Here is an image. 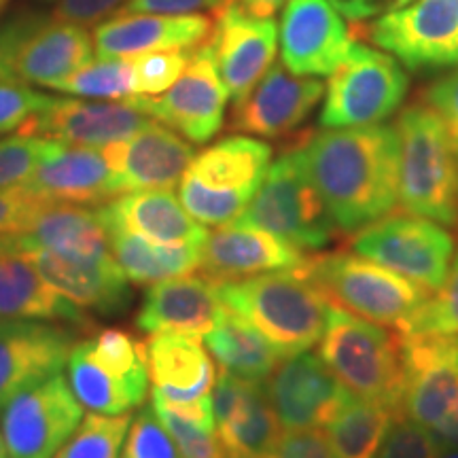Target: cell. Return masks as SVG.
<instances>
[{"label":"cell","mask_w":458,"mask_h":458,"mask_svg":"<svg viewBox=\"0 0 458 458\" xmlns=\"http://www.w3.org/2000/svg\"><path fill=\"white\" fill-rule=\"evenodd\" d=\"M308 176L335 227L357 233L399 202V136L388 125L323 130L301 136Z\"/></svg>","instance_id":"6da1fadb"},{"label":"cell","mask_w":458,"mask_h":458,"mask_svg":"<svg viewBox=\"0 0 458 458\" xmlns=\"http://www.w3.org/2000/svg\"><path fill=\"white\" fill-rule=\"evenodd\" d=\"M219 293L223 306L266 335L283 359L310 351L327 329L331 303L297 270L223 283Z\"/></svg>","instance_id":"7a4b0ae2"},{"label":"cell","mask_w":458,"mask_h":458,"mask_svg":"<svg viewBox=\"0 0 458 458\" xmlns=\"http://www.w3.org/2000/svg\"><path fill=\"white\" fill-rule=\"evenodd\" d=\"M399 136V204L405 213L456 227L458 162L448 134L427 102L403 108Z\"/></svg>","instance_id":"3957f363"},{"label":"cell","mask_w":458,"mask_h":458,"mask_svg":"<svg viewBox=\"0 0 458 458\" xmlns=\"http://www.w3.org/2000/svg\"><path fill=\"white\" fill-rule=\"evenodd\" d=\"M317 354L352 397L382 403L403 416V363L397 331L331 306Z\"/></svg>","instance_id":"277c9868"},{"label":"cell","mask_w":458,"mask_h":458,"mask_svg":"<svg viewBox=\"0 0 458 458\" xmlns=\"http://www.w3.org/2000/svg\"><path fill=\"white\" fill-rule=\"evenodd\" d=\"M295 270L310 280L331 306L382 327L399 329L431 295L425 286L359 253L312 255Z\"/></svg>","instance_id":"5b68a950"},{"label":"cell","mask_w":458,"mask_h":458,"mask_svg":"<svg viewBox=\"0 0 458 458\" xmlns=\"http://www.w3.org/2000/svg\"><path fill=\"white\" fill-rule=\"evenodd\" d=\"M236 223L263 229L300 250H320L331 244L337 227L308 176L301 139L270 165Z\"/></svg>","instance_id":"8992f818"},{"label":"cell","mask_w":458,"mask_h":458,"mask_svg":"<svg viewBox=\"0 0 458 458\" xmlns=\"http://www.w3.org/2000/svg\"><path fill=\"white\" fill-rule=\"evenodd\" d=\"M410 79L397 57L352 43L348 55L329 74L318 123L325 130L377 125L403 105Z\"/></svg>","instance_id":"52a82bcc"},{"label":"cell","mask_w":458,"mask_h":458,"mask_svg":"<svg viewBox=\"0 0 458 458\" xmlns=\"http://www.w3.org/2000/svg\"><path fill=\"white\" fill-rule=\"evenodd\" d=\"M354 253L380 263L399 276L437 291L454 259V238L444 227L411 213H388L354 233Z\"/></svg>","instance_id":"ba28073f"},{"label":"cell","mask_w":458,"mask_h":458,"mask_svg":"<svg viewBox=\"0 0 458 458\" xmlns=\"http://www.w3.org/2000/svg\"><path fill=\"white\" fill-rule=\"evenodd\" d=\"M401 414L437 435L458 416V335H405Z\"/></svg>","instance_id":"9c48e42d"},{"label":"cell","mask_w":458,"mask_h":458,"mask_svg":"<svg viewBox=\"0 0 458 458\" xmlns=\"http://www.w3.org/2000/svg\"><path fill=\"white\" fill-rule=\"evenodd\" d=\"M359 32L410 71L458 66V0H411Z\"/></svg>","instance_id":"30bf717a"},{"label":"cell","mask_w":458,"mask_h":458,"mask_svg":"<svg viewBox=\"0 0 458 458\" xmlns=\"http://www.w3.org/2000/svg\"><path fill=\"white\" fill-rule=\"evenodd\" d=\"M229 94L216 66L213 37L191 51L176 83L159 96H134L131 102L148 117L202 145L223 128Z\"/></svg>","instance_id":"8fae6325"},{"label":"cell","mask_w":458,"mask_h":458,"mask_svg":"<svg viewBox=\"0 0 458 458\" xmlns=\"http://www.w3.org/2000/svg\"><path fill=\"white\" fill-rule=\"evenodd\" d=\"M9 458H54L83 420V405L62 374L17 393L0 411Z\"/></svg>","instance_id":"7c38bea8"},{"label":"cell","mask_w":458,"mask_h":458,"mask_svg":"<svg viewBox=\"0 0 458 458\" xmlns=\"http://www.w3.org/2000/svg\"><path fill=\"white\" fill-rule=\"evenodd\" d=\"M263 386L284 431L325 428L352 397L323 359L308 351L284 357Z\"/></svg>","instance_id":"4fadbf2b"},{"label":"cell","mask_w":458,"mask_h":458,"mask_svg":"<svg viewBox=\"0 0 458 458\" xmlns=\"http://www.w3.org/2000/svg\"><path fill=\"white\" fill-rule=\"evenodd\" d=\"M278 41L283 64L297 77H329L354 43L329 0H289Z\"/></svg>","instance_id":"5bb4252c"},{"label":"cell","mask_w":458,"mask_h":458,"mask_svg":"<svg viewBox=\"0 0 458 458\" xmlns=\"http://www.w3.org/2000/svg\"><path fill=\"white\" fill-rule=\"evenodd\" d=\"M213 43L223 85L236 105L272 68L278 28L274 17H257L238 0H232L216 11Z\"/></svg>","instance_id":"9a60e30c"},{"label":"cell","mask_w":458,"mask_h":458,"mask_svg":"<svg viewBox=\"0 0 458 458\" xmlns=\"http://www.w3.org/2000/svg\"><path fill=\"white\" fill-rule=\"evenodd\" d=\"M148 123V114L130 100L81 102L51 98L17 134L43 136L79 147H106L128 140Z\"/></svg>","instance_id":"2e32d148"},{"label":"cell","mask_w":458,"mask_h":458,"mask_svg":"<svg viewBox=\"0 0 458 458\" xmlns=\"http://www.w3.org/2000/svg\"><path fill=\"white\" fill-rule=\"evenodd\" d=\"M323 94L325 85L317 77H297L283 62L272 64L253 91L233 105L232 128L261 139H283L306 123Z\"/></svg>","instance_id":"e0dca14e"},{"label":"cell","mask_w":458,"mask_h":458,"mask_svg":"<svg viewBox=\"0 0 458 458\" xmlns=\"http://www.w3.org/2000/svg\"><path fill=\"white\" fill-rule=\"evenodd\" d=\"M117 193L172 189L189 170L196 151L168 125L148 122L128 140L102 147Z\"/></svg>","instance_id":"ac0fdd59"},{"label":"cell","mask_w":458,"mask_h":458,"mask_svg":"<svg viewBox=\"0 0 458 458\" xmlns=\"http://www.w3.org/2000/svg\"><path fill=\"white\" fill-rule=\"evenodd\" d=\"M71 334L30 318H0V411L17 393L60 374Z\"/></svg>","instance_id":"d6986e66"},{"label":"cell","mask_w":458,"mask_h":458,"mask_svg":"<svg viewBox=\"0 0 458 458\" xmlns=\"http://www.w3.org/2000/svg\"><path fill=\"white\" fill-rule=\"evenodd\" d=\"M306 255L293 244L257 227L229 225L208 233L199 250L204 276L216 284L233 283L267 272L295 270Z\"/></svg>","instance_id":"ffe728a7"},{"label":"cell","mask_w":458,"mask_h":458,"mask_svg":"<svg viewBox=\"0 0 458 458\" xmlns=\"http://www.w3.org/2000/svg\"><path fill=\"white\" fill-rule=\"evenodd\" d=\"M24 187L49 202L102 204L117 196L102 148L66 145L60 140H49Z\"/></svg>","instance_id":"44dd1931"},{"label":"cell","mask_w":458,"mask_h":458,"mask_svg":"<svg viewBox=\"0 0 458 458\" xmlns=\"http://www.w3.org/2000/svg\"><path fill=\"white\" fill-rule=\"evenodd\" d=\"M225 312L219 284L206 276H172L151 284L139 314L136 327L142 334H182L202 337Z\"/></svg>","instance_id":"7402d4cb"},{"label":"cell","mask_w":458,"mask_h":458,"mask_svg":"<svg viewBox=\"0 0 458 458\" xmlns=\"http://www.w3.org/2000/svg\"><path fill=\"white\" fill-rule=\"evenodd\" d=\"M213 32L215 21L202 13H119L100 21L91 38L100 57H131L159 49H196Z\"/></svg>","instance_id":"603a6c76"},{"label":"cell","mask_w":458,"mask_h":458,"mask_svg":"<svg viewBox=\"0 0 458 458\" xmlns=\"http://www.w3.org/2000/svg\"><path fill=\"white\" fill-rule=\"evenodd\" d=\"M20 249L37 266L45 283L77 306L91 308L102 314H114L122 312L130 303L128 278L114 257L71 259L37 246H20Z\"/></svg>","instance_id":"cb8c5ba5"},{"label":"cell","mask_w":458,"mask_h":458,"mask_svg":"<svg viewBox=\"0 0 458 458\" xmlns=\"http://www.w3.org/2000/svg\"><path fill=\"white\" fill-rule=\"evenodd\" d=\"M151 401L165 405L193 403L208 397L215 386V365L196 337L182 334H151L145 342Z\"/></svg>","instance_id":"d4e9b609"},{"label":"cell","mask_w":458,"mask_h":458,"mask_svg":"<svg viewBox=\"0 0 458 458\" xmlns=\"http://www.w3.org/2000/svg\"><path fill=\"white\" fill-rule=\"evenodd\" d=\"M0 318L89 325L77 303L45 283L37 266L21 253L15 233H0Z\"/></svg>","instance_id":"484cf974"},{"label":"cell","mask_w":458,"mask_h":458,"mask_svg":"<svg viewBox=\"0 0 458 458\" xmlns=\"http://www.w3.org/2000/svg\"><path fill=\"white\" fill-rule=\"evenodd\" d=\"M94 38L83 26L62 20H38L26 34L13 57V79L24 83L57 88L64 79L88 64Z\"/></svg>","instance_id":"4316f807"},{"label":"cell","mask_w":458,"mask_h":458,"mask_svg":"<svg viewBox=\"0 0 458 458\" xmlns=\"http://www.w3.org/2000/svg\"><path fill=\"white\" fill-rule=\"evenodd\" d=\"M102 223L122 225L164 244L202 246L208 232L182 208L170 189H142L98 208Z\"/></svg>","instance_id":"83f0119b"},{"label":"cell","mask_w":458,"mask_h":458,"mask_svg":"<svg viewBox=\"0 0 458 458\" xmlns=\"http://www.w3.org/2000/svg\"><path fill=\"white\" fill-rule=\"evenodd\" d=\"M20 246H37L71 259H108L113 257L108 233L98 210L83 204L47 202L38 210L32 227L15 233Z\"/></svg>","instance_id":"f1b7e54d"},{"label":"cell","mask_w":458,"mask_h":458,"mask_svg":"<svg viewBox=\"0 0 458 458\" xmlns=\"http://www.w3.org/2000/svg\"><path fill=\"white\" fill-rule=\"evenodd\" d=\"M272 148L250 136H227L193 157L187 174L215 191H255L266 179Z\"/></svg>","instance_id":"f546056e"},{"label":"cell","mask_w":458,"mask_h":458,"mask_svg":"<svg viewBox=\"0 0 458 458\" xmlns=\"http://www.w3.org/2000/svg\"><path fill=\"white\" fill-rule=\"evenodd\" d=\"M111 253L125 278L134 284H156L172 276H185L199 267L196 244H164L122 225L105 223Z\"/></svg>","instance_id":"4dcf8cb0"},{"label":"cell","mask_w":458,"mask_h":458,"mask_svg":"<svg viewBox=\"0 0 458 458\" xmlns=\"http://www.w3.org/2000/svg\"><path fill=\"white\" fill-rule=\"evenodd\" d=\"M204 342L223 371L249 382H266L283 359L266 335L227 308Z\"/></svg>","instance_id":"1f68e13d"},{"label":"cell","mask_w":458,"mask_h":458,"mask_svg":"<svg viewBox=\"0 0 458 458\" xmlns=\"http://www.w3.org/2000/svg\"><path fill=\"white\" fill-rule=\"evenodd\" d=\"M225 458H267L276 452L284 428L267 399L263 382L250 388L236 414L215 428Z\"/></svg>","instance_id":"d6a6232c"},{"label":"cell","mask_w":458,"mask_h":458,"mask_svg":"<svg viewBox=\"0 0 458 458\" xmlns=\"http://www.w3.org/2000/svg\"><path fill=\"white\" fill-rule=\"evenodd\" d=\"M397 411L374 401L351 397L323 428L334 458H376Z\"/></svg>","instance_id":"836d02e7"},{"label":"cell","mask_w":458,"mask_h":458,"mask_svg":"<svg viewBox=\"0 0 458 458\" xmlns=\"http://www.w3.org/2000/svg\"><path fill=\"white\" fill-rule=\"evenodd\" d=\"M66 365L68 385H71L74 397L85 410L94 411V414H128L147 397L125 382L106 374L91 352L89 340L79 342L77 346L71 348Z\"/></svg>","instance_id":"e575fe53"},{"label":"cell","mask_w":458,"mask_h":458,"mask_svg":"<svg viewBox=\"0 0 458 458\" xmlns=\"http://www.w3.org/2000/svg\"><path fill=\"white\" fill-rule=\"evenodd\" d=\"M55 89L98 100H130L136 96L128 57H96L64 79Z\"/></svg>","instance_id":"d590c367"},{"label":"cell","mask_w":458,"mask_h":458,"mask_svg":"<svg viewBox=\"0 0 458 458\" xmlns=\"http://www.w3.org/2000/svg\"><path fill=\"white\" fill-rule=\"evenodd\" d=\"M91 352L102 369L117 380L125 382L142 394L148 393V369L145 344L134 340L122 329H105L89 340Z\"/></svg>","instance_id":"8d00e7d4"},{"label":"cell","mask_w":458,"mask_h":458,"mask_svg":"<svg viewBox=\"0 0 458 458\" xmlns=\"http://www.w3.org/2000/svg\"><path fill=\"white\" fill-rule=\"evenodd\" d=\"M131 416L88 414L54 458H119Z\"/></svg>","instance_id":"74e56055"},{"label":"cell","mask_w":458,"mask_h":458,"mask_svg":"<svg viewBox=\"0 0 458 458\" xmlns=\"http://www.w3.org/2000/svg\"><path fill=\"white\" fill-rule=\"evenodd\" d=\"M405 335H458V255L452 259L444 284L401 325Z\"/></svg>","instance_id":"f35d334b"},{"label":"cell","mask_w":458,"mask_h":458,"mask_svg":"<svg viewBox=\"0 0 458 458\" xmlns=\"http://www.w3.org/2000/svg\"><path fill=\"white\" fill-rule=\"evenodd\" d=\"M179 199L182 208L202 225H229L240 219L253 196L236 191H215V189L199 185L185 172L179 182Z\"/></svg>","instance_id":"ab89813d"},{"label":"cell","mask_w":458,"mask_h":458,"mask_svg":"<svg viewBox=\"0 0 458 458\" xmlns=\"http://www.w3.org/2000/svg\"><path fill=\"white\" fill-rule=\"evenodd\" d=\"M193 49H159L128 57L134 72L136 96H159L176 83Z\"/></svg>","instance_id":"60d3db41"},{"label":"cell","mask_w":458,"mask_h":458,"mask_svg":"<svg viewBox=\"0 0 458 458\" xmlns=\"http://www.w3.org/2000/svg\"><path fill=\"white\" fill-rule=\"evenodd\" d=\"M119 458H182L168 428L162 425L153 405H148L130 422L123 454Z\"/></svg>","instance_id":"b9f144b4"},{"label":"cell","mask_w":458,"mask_h":458,"mask_svg":"<svg viewBox=\"0 0 458 458\" xmlns=\"http://www.w3.org/2000/svg\"><path fill=\"white\" fill-rule=\"evenodd\" d=\"M49 139L17 134L0 140V189L24 187L41 162Z\"/></svg>","instance_id":"7bdbcfd3"},{"label":"cell","mask_w":458,"mask_h":458,"mask_svg":"<svg viewBox=\"0 0 458 458\" xmlns=\"http://www.w3.org/2000/svg\"><path fill=\"white\" fill-rule=\"evenodd\" d=\"M151 405L159 420H162V425L168 428L172 439L179 445L182 458H225L215 428L189 420V418L176 414V411L164 408V405Z\"/></svg>","instance_id":"ee69618b"},{"label":"cell","mask_w":458,"mask_h":458,"mask_svg":"<svg viewBox=\"0 0 458 458\" xmlns=\"http://www.w3.org/2000/svg\"><path fill=\"white\" fill-rule=\"evenodd\" d=\"M49 102V96L26 88L24 81H15V79L0 81V134L20 131Z\"/></svg>","instance_id":"f6af8a7d"},{"label":"cell","mask_w":458,"mask_h":458,"mask_svg":"<svg viewBox=\"0 0 458 458\" xmlns=\"http://www.w3.org/2000/svg\"><path fill=\"white\" fill-rule=\"evenodd\" d=\"M442 448L425 427L401 416L388 431L376 458H439Z\"/></svg>","instance_id":"bcb514c9"},{"label":"cell","mask_w":458,"mask_h":458,"mask_svg":"<svg viewBox=\"0 0 458 458\" xmlns=\"http://www.w3.org/2000/svg\"><path fill=\"white\" fill-rule=\"evenodd\" d=\"M26 187L0 189V233H24L32 227L38 210L47 204Z\"/></svg>","instance_id":"7dc6e473"},{"label":"cell","mask_w":458,"mask_h":458,"mask_svg":"<svg viewBox=\"0 0 458 458\" xmlns=\"http://www.w3.org/2000/svg\"><path fill=\"white\" fill-rule=\"evenodd\" d=\"M425 102L442 119L450 147L458 162V68L439 77L425 91Z\"/></svg>","instance_id":"c3c4849f"},{"label":"cell","mask_w":458,"mask_h":458,"mask_svg":"<svg viewBox=\"0 0 458 458\" xmlns=\"http://www.w3.org/2000/svg\"><path fill=\"white\" fill-rule=\"evenodd\" d=\"M274 458H334L323 428L284 431Z\"/></svg>","instance_id":"681fc988"},{"label":"cell","mask_w":458,"mask_h":458,"mask_svg":"<svg viewBox=\"0 0 458 458\" xmlns=\"http://www.w3.org/2000/svg\"><path fill=\"white\" fill-rule=\"evenodd\" d=\"M232 0H125L119 13L193 15L202 11H219Z\"/></svg>","instance_id":"f907efd6"},{"label":"cell","mask_w":458,"mask_h":458,"mask_svg":"<svg viewBox=\"0 0 458 458\" xmlns=\"http://www.w3.org/2000/svg\"><path fill=\"white\" fill-rule=\"evenodd\" d=\"M123 4L125 0H60L54 17L79 26H89L98 24Z\"/></svg>","instance_id":"816d5d0a"},{"label":"cell","mask_w":458,"mask_h":458,"mask_svg":"<svg viewBox=\"0 0 458 458\" xmlns=\"http://www.w3.org/2000/svg\"><path fill=\"white\" fill-rule=\"evenodd\" d=\"M38 20H41V17L21 15L0 26V81L13 79L11 66H13L15 51L20 47V43L26 38V34L38 24Z\"/></svg>","instance_id":"f5cc1de1"},{"label":"cell","mask_w":458,"mask_h":458,"mask_svg":"<svg viewBox=\"0 0 458 458\" xmlns=\"http://www.w3.org/2000/svg\"><path fill=\"white\" fill-rule=\"evenodd\" d=\"M329 3L334 4L344 20H348L354 26L359 24L360 28L377 20V17L391 13V11L405 7L411 0H329Z\"/></svg>","instance_id":"db71d44e"},{"label":"cell","mask_w":458,"mask_h":458,"mask_svg":"<svg viewBox=\"0 0 458 458\" xmlns=\"http://www.w3.org/2000/svg\"><path fill=\"white\" fill-rule=\"evenodd\" d=\"M238 3L257 17H274L289 0H238Z\"/></svg>","instance_id":"11a10c76"},{"label":"cell","mask_w":458,"mask_h":458,"mask_svg":"<svg viewBox=\"0 0 458 458\" xmlns=\"http://www.w3.org/2000/svg\"><path fill=\"white\" fill-rule=\"evenodd\" d=\"M0 458H9L7 445H4V439H3V433H0Z\"/></svg>","instance_id":"9f6ffc18"},{"label":"cell","mask_w":458,"mask_h":458,"mask_svg":"<svg viewBox=\"0 0 458 458\" xmlns=\"http://www.w3.org/2000/svg\"><path fill=\"white\" fill-rule=\"evenodd\" d=\"M439 458H458V450H444Z\"/></svg>","instance_id":"6f0895ef"},{"label":"cell","mask_w":458,"mask_h":458,"mask_svg":"<svg viewBox=\"0 0 458 458\" xmlns=\"http://www.w3.org/2000/svg\"><path fill=\"white\" fill-rule=\"evenodd\" d=\"M7 3H9V0H0V13H3L4 7H7Z\"/></svg>","instance_id":"680465c9"},{"label":"cell","mask_w":458,"mask_h":458,"mask_svg":"<svg viewBox=\"0 0 458 458\" xmlns=\"http://www.w3.org/2000/svg\"><path fill=\"white\" fill-rule=\"evenodd\" d=\"M267 458H274V454H272V456H267Z\"/></svg>","instance_id":"91938a15"}]
</instances>
